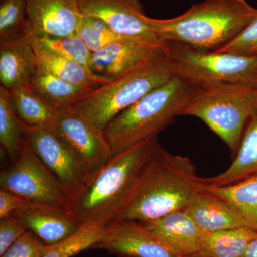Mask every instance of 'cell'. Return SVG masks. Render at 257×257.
<instances>
[{"instance_id": "cell-13", "label": "cell", "mask_w": 257, "mask_h": 257, "mask_svg": "<svg viewBox=\"0 0 257 257\" xmlns=\"http://www.w3.org/2000/svg\"><path fill=\"white\" fill-rule=\"evenodd\" d=\"M92 249L105 250L119 257H179L135 221L108 224L104 236Z\"/></svg>"}, {"instance_id": "cell-27", "label": "cell", "mask_w": 257, "mask_h": 257, "mask_svg": "<svg viewBox=\"0 0 257 257\" xmlns=\"http://www.w3.org/2000/svg\"><path fill=\"white\" fill-rule=\"evenodd\" d=\"M28 39L40 47L84 66L90 72L89 62L92 52L77 33L64 37L36 36L30 34Z\"/></svg>"}, {"instance_id": "cell-12", "label": "cell", "mask_w": 257, "mask_h": 257, "mask_svg": "<svg viewBox=\"0 0 257 257\" xmlns=\"http://www.w3.org/2000/svg\"><path fill=\"white\" fill-rule=\"evenodd\" d=\"M83 14L100 19L118 35L145 39L154 43L157 40L144 20L145 10L140 0H80Z\"/></svg>"}, {"instance_id": "cell-24", "label": "cell", "mask_w": 257, "mask_h": 257, "mask_svg": "<svg viewBox=\"0 0 257 257\" xmlns=\"http://www.w3.org/2000/svg\"><path fill=\"white\" fill-rule=\"evenodd\" d=\"M30 87L59 110L72 106L83 96L94 90L39 71L30 82Z\"/></svg>"}, {"instance_id": "cell-35", "label": "cell", "mask_w": 257, "mask_h": 257, "mask_svg": "<svg viewBox=\"0 0 257 257\" xmlns=\"http://www.w3.org/2000/svg\"><path fill=\"white\" fill-rule=\"evenodd\" d=\"M181 257H207L204 256V255L199 254V253H194V254L189 255V256H184Z\"/></svg>"}, {"instance_id": "cell-10", "label": "cell", "mask_w": 257, "mask_h": 257, "mask_svg": "<svg viewBox=\"0 0 257 257\" xmlns=\"http://www.w3.org/2000/svg\"><path fill=\"white\" fill-rule=\"evenodd\" d=\"M168 45V42L157 44L145 39L123 37L92 52L89 70L103 85L164 53Z\"/></svg>"}, {"instance_id": "cell-1", "label": "cell", "mask_w": 257, "mask_h": 257, "mask_svg": "<svg viewBox=\"0 0 257 257\" xmlns=\"http://www.w3.org/2000/svg\"><path fill=\"white\" fill-rule=\"evenodd\" d=\"M202 178L189 157L157 143L115 211L110 222H147L182 210L202 189Z\"/></svg>"}, {"instance_id": "cell-23", "label": "cell", "mask_w": 257, "mask_h": 257, "mask_svg": "<svg viewBox=\"0 0 257 257\" xmlns=\"http://www.w3.org/2000/svg\"><path fill=\"white\" fill-rule=\"evenodd\" d=\"M256 235L257 231L248 226L205 233L197 253L207 257H242Z\"/></svg>"}, {"instance_id": "cell-31", "label": "cell", "mask_w": 257, "mask_h": 257, "mask_svg": "<svg viewBox=\"0 0 257 257\" xmlns=\"http://www.w3.org/2000/svg\"><path fill=\"white\" fill-rule=\"evenodd\" d=\"M47 247L37 236L28 231L0 257H43Z\"/></svg>"}, {"instance_id": "cell-4", "label": "cell", "mask_w": 257, "mask_h": 257, "mask_svg": "<svg viewBox=\"0 0 257 257\" xmlns=\"http://www.w3.org/2000/svg\"><path fill=\"white\" fill-rule=\"evenodd\" d=\"M198 89L175 75L120 113L104 130L113 155L157 138L180 116Z\"/></svg>"}, {"instance_id": "cell-34", "label": "cell", "mask_w": 257, "mask_h": 257, "mask_svg": "<svg viewBox=\"0 0 257 257\" xmlns=\"http://www.w3.org/2000/svg\"><path fill=\"white\" fill-rule=\"evenodd\" d=\"M242 257H257V235L248 245L247 249Z\"/></svg>"}, {"instance_id": "cell-15", "label": "cell", "mask_w": 257, "mask_h": 257, "mask_svg": "<svg viewBox=\"0 0 257 257\" xmlns=\"http://www.w3.org/2000/svg\"><path fill=\"white\" fill-rule=\"evenodd\" d=\"M14 214L46 246L60 242L82 225L67 207L57 204L29 202Z\"/></svg>"}, {"instance_id": "cell-32", "label": "cell", "mask_w": 257, "mask_h": 257, "mask_svg": "<svg viewBox=\"0 0 257 257\" xmlns=\"http://www.w3.org/2000/svg\"><path fill=\"white\" fill-rule=\"evenodd\" d=\"M28 231L21 219L15 214L0 219V256Z\"/></svg>"}, {"instance_id": "cell-5", "label": "cell", "mask_w": 257, "mask_h": 257, "mask_svg": "<svg viewBox=\"0 0 257 257\" xmlns=\"http://www.w3.org/2000/svg\"><path fill=\"white\" fill-rule=\"evenodd\" d=\"M175 76L167 51L69 106L96 127L105 130L120 113Z\"/></svg>"}, {"instance_id": "cell-16", "label": "cell", "mask_w": 257, "mask_h": 257, "mask_svg": "<svg viewBox=\"0 0 257 257\" xmlns=\"http://www.w3.org/2000/svg\"><path fill=\"white\" fill-rule=\"evenodd\" d=\"M141 224L176 256H189L200 251L205 232L183 209Z\"/></svg>"}, {"instance_id": "cell-20", "label": "cell", "mask_w": 257, "mask_h": 257, "mask_svg": "<svg viewBox=\"0 0 257 257\" xmlns=\"http://www.w3.org/2000/svg\"><path fill=\"white\" fill-rule=\"evenodd\" d=\"M10 105L24 130L53 128L60 110L49 104L30 88L8 91Z\"/></svg>"}, {"instance_id": "cell-26", "label": "cell", "mask_w": 257, "mask_h": 257, "mask_svg": "<svg viewBox=\"0 0 257 257\" xmlns=\"http://www.w3.org/2000/svg\"><path fill=\"white\" fill-rule=\"evenodd\" d=\"M107 225L83 224L74 234L52 246H47L43 257H73L84 250L92 249L104 236Z\"/></svg>"}, {"instance_id": "cell-33", "label": "cell", "mask_w": 257, "mask_h": 257, "mask_svg": "<svg viewBox=\"0 0 257 257\" xmlns=\"http://www.w3.org/2000/svg\"><path fill=\"white\" fill-rule=\"evenodd\" d=\"M29 203L27 199L15 193L0 189V219L13 215Z\"/></svg>"}, {"instance_id": "cell-18", "label": "cell", "mask_w": 257, "mask_h": 257, "mask_svg": "<svg viewBox=\"0 0 257 257\" xmlns=\"http://www.w3.org/2000/svg\"><path fill=\"white\" fill-rule=\"evenodd\" d=\"M183 210L205 233L247 226L234 207L203 188Z\"/></svg>"}, {"instance_id": "cell-29", "label": "cell", "mask_w": 257, "mask_h": 257, "mask_svg": "<svg viewBox=\"0 0 257 257\" xmlns=\"http://www.w3.org/2000/svg\"><path fill=\"white\" fill-rule=\"evenodd\" d=\"M76 33L81 37L92 52H97L124 37L113 31L100 19L84 14L79 22Z\"/></svg>"}, {"instance_id": "cell-21", "label": "cell", "mask_w": 257, "mask_h": 257, "mask_svg": "<svg viewBox=\"0 0 257 257\" xmlns=\"http://www.w3.org/2000/svg\"><path fill=\"white\" fill-rule=\"evenodd\" d=\"M29 41L36 55L39 72L88 89H94L102 85L84 66L40 47L30 40Z\"/></svg>"}, {"instance_id": "cell-17", "label": "cell", "mask_w": 257, "mask_h": 257, "mask_svg": "<svg viewBox=\"0 0 257 257\" xmlns=\"http://www.w3.org/2000/svg\"><path fill=\"white\" fill-rule=\"evenodd\" d=\"M38 70L36 55L28 37L0 41V86L8 91L28 87Z\"/></svg>"}, {"instance_id": "cell-8", "label": "cell", "mask_w": 257, "mask_h": 257, "mask_svg": "<svg viewBox=\"0 0 257 257\" xmlns=\"http://www.w3.org/2000/svg\"><path fill=\"white\" fill-rule=\"evenodd\" d=\"M0 188L25 198L29 202L67 207L70 195L44 165L26 141L18 157L0 173Z\"/></svg>"}, {"instance_id": "cell-11", "label": "cell", "mask_w": 257, "mask_h": 257, "mask_svg": "<svg viewBox=\"0 0 257 257\" xmlns=\"http://www.w3.org/2000/svg\"><path fill=\"white\" fill-rule=\"evenodd\" d=\"M54 128L87 166L89 173L113 156L104 130L96 127L69 107L60 109Z\"/></svg>"}, {"instance_id": "cell-30", "label": "cell", "mask_w": 257, "mask_h": 257, "mask_svg": "<svg viewBox=\"0 0 257 257\" xmlns=\"http://www.w3.org/2000/svg\"><path fill=\"white\" fill-rule=\"evenodd\" d=\"M214 52L236 55H257V18L229 43Z\"/></svg>"}, {"instance_id": "cell-2", "label": "cell", "mask_w": 257, "mask_h": 257, "mask_svg": "<svg viewBox=\"0 0 257 257\" xmlns=\"http://www.w3.org/2000/svg\"><path fill=\"white\" fill-rule=\"evenodd\" d=\"M256 18V8L246 0H205L175 18L143 17L159 41L203 51L229 43Z\"/></svg>"}, {"instance_id": "cell-25", "label": "cell", "mask_w": 257, "mask_h": 257, "mask_svg": "<svg viewBox=\"0 0 257 257\" xmlns=\"http://www.w3.org/2000/svg\"><path fill=\"white\" fill-rule=\"evenodd\" d=\"M25 141V130L10 105L8 89L0 86V143L12 159L18 157Z\"/></svg>"}, {"instance_id": "cell-9", "label": "cell", "mask_w": 257, "mask_h": 257, "mask_svg": "<svg viewBox=\"0 0 257 257\" xmlns=\"http://www.w3.org/2000/svg\"><path fill=\"white\" fill-rule=\"evenodd\" d=\"M54 127L25 130V140L71 197L82 185L89 172Z\"/></svg>"}, {"instance_id": "cell-28", "label": "cell", "mask_w": 257, "mask_h": 257, "mask_svg": "<svg viewBox=\"0 0 257 257\" xmlns=\"http://www.w3.org/2000/svg\"><path fill=\"white\" fill-rule=\"evenodd\" d=\"M30 33L27 0H0V41L18 40Z\"/></svg>"}, {"instance_id": "cell-7", "label": "cell", "mask_w": 257, "mask_h": 257, "mask_svg": "<svg viewBox=\"0 0 257 257\" xmlns=\"http://www.w3.org/2000/svg\"><path fill=\"white\" fill-rule=\"evenodd\" d=\"M168 43L167 54L174 73L193 85L257 89V55L199 50L181 44Z\"/></svg>"}, {"instance_id": "cell-14", "label": "cell", "mask_w": 257, "mask_h": 257, "mask_svg": "<svg viewBox=\"0 0 257 257\" xmlns=\"http://www.w3.org/2000/svg\"><path fill=\"white\" fill-rule=\"evenodd\" d=\"M27 11L36 36L74 35L83 15L80 0H27Z\"/></svg>"}, {"instance_id": "cell-3", "label": "cell", "mask_w": 257, "mask_h": 257, "mask_svg": "<svg viewBox=\"0 0 257 257\" xmlns=\"http://www.w3.org/2000/svg\"><path fill=\"white\" fill-rule=\"evenodd\" d=\"M158 143L148 139L115 154L71 195L67 210L81 224L108 225Z\"/></svg>"}, {"instance_id": "cell-19", "label": "cell", "mask_w": 257, "mask_h": 257, "mask_svg": "<svg viewBox=\"0 0 257 257\" xmlns=\"http://www.w3.org/2000/svg\"><path fill=\"white\" fill-rule=\"evenodd\" d=\"M236 154L227 170L215 177L202 178L204 185L223 187L257 175V112L248 121Z\"/></svg>"}, {"instance_id": "cell-6", "label": "cell", "mask_w": 257, "mask_h": 257, "mask_svg": "<svg viewBox=\"0 0 257 257\" xmlns=\"http://www.w3.org/2000/svg\"><path fill=\"white\" fill-rule=\"evenodd\" d=\"M257 112V89L239 86L199 88L181 115L199 118L237 152L245 128Z\"/></svg>"}, {"instance_id": "cell-22", "label": "cell", "mask_w": 257, "mask_h": 257, "mask_svg": "<svg viewBox=\"0 0 257 257\" xmlns=\"http://www.w3.org/2000/svg\"><path fill=\"white\" fill-rule=\"evenodd\" d=\"M202 188L229 203L241 214L246 226L257 231V175L229 185L204 184Z\"/></svg>"}]
</instances>
